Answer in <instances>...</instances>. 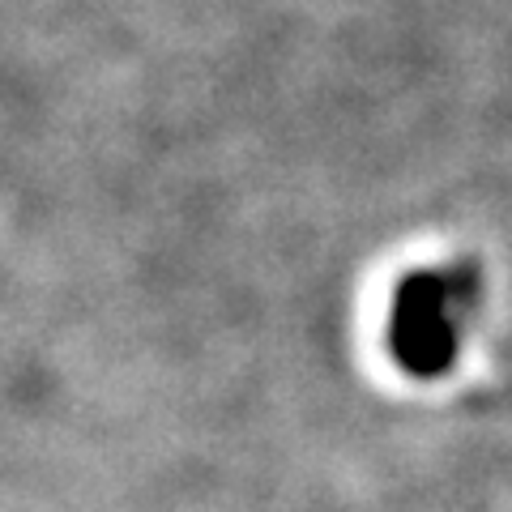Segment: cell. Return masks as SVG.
I'll return each instance as SVG.
<instances>
[{"label":"cell","instance_id":"cell-1","mask_svg":"<svg viewBox=\"0 0 512 512\" xmlns=\"http://www.w3.org/2000/svg\"><path fill=\"white\" fill-rule=\"evenodd\" d=\"M474 303V274H423L397 299L393 346L414 372H436L457 350V312Z\"/></svg>","mask_w":512,"mask_h":512}]
</instances>
